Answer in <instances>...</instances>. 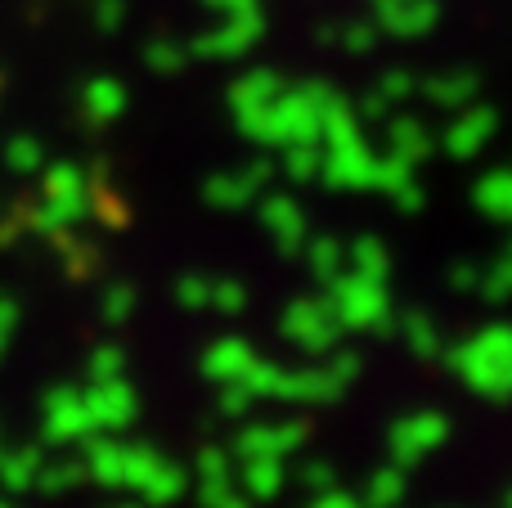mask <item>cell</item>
I'll use <instances>...</instances> for the list:
<instances>
[{
  "label": "cell",
  "instance_id": "7a4b0ae2",
  "mask_svg": "<svg viewBox=\"0 0 512 508\" xmlns=\"http://www.w3.org/2000/svg\"><path fill=\"white\" fill-rule=\"evenodd\" d=\"M256 32H261V18H256V9H234L230 23H225L221 32L207 36V50H216V54H239Z\"/></svg>",
  "mask_w": 512,
  "mask_h": 508
},
{
  "label": "cell",
  "instance_id": "3957f363",
  "mask_svg": "<svg viewBox=\"0 0 512 508\" xmlns=\"http://www.w3.org/2000/svg\"><path fill=\"white\" fill-rule=\"evenodd\" d=\"M90 108H95V113H113V108H122V90H117L113 81H95V86H90Z\"/></svg>",
  "mask_w": 512,
  "mask_h": 508
},
{
  "label": "cell",
  "instance_id": "277c9868",
  "mask_svg": "<svg viewBox=\"0 0 512 508\" xmlns=\"http://www.w3.org/2000/svg\"><path fill=\"white\" fill-rule=\"evenodd\" d=\"M99 14H104V23H117V18H122V0H104Z\"/></svg>",
  "mask_w": 512,
  "mask_h": 508
},
{
  "label": "cell",
  "instance_id": "6da1fadb",
  "mask_svg": "<svg viewBox=\"0 0 512 508\" xmlns=\"http://www.w3.org/2000/svg\"><path fill=\"white\" fill-rule=\"evenodd\" d=\"M382 9V23L391 27V32H423V27H432V18H436V5L432 0H387V5H378Z\"/></svg>",
  "mask_w": 512,
  "mask_h": 508
},
{
  "label": "cell",
  "instance_id": "5b68a950",
  "mask_svg": "<svg viewBox=\"0 0 512 508\" xmlns=\"http://www.w3.org/2000/svg\"><path fill=\"white\" fill-rule=\"evenodd\" d=\"M212 5H221L225 14H234V9H256V0H212Z\"/></svg>",
  "mask_w": 512,
  "mask_h": 508
}]
</instances>
